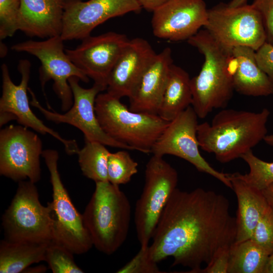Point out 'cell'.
Segmentation results:
<instances>
[{
	"label": "cell",
	"instance_id": "cell-37",
	"mask_svg": "<svg viewBox=\"0 0 273 273\" xmlns=\"http://www.w3.org/2000/svg\"><path fill=\"white\" fill-rule=\"evenodd\" d=\"M268 204L273 206V183L262 191Z\"/></svg>",
	"mask_w": 273,
	"mask_h": 273
},
{
	"label": "cell",
	"instance_id": "cell-15",
	"mask_svg": "<svg viewBox=\"0 0 273 273\" xmlns=\"http://www.w3.org/2000/svg\"><path fill=\"white\" fill-rule=\"evenodd\" d=\"M30 69L31 63L28 60L19 61L18 70L21 79L20 84L16 85L11 78L7 65L6 64L2 65L0 115H10L21 125L31 128L41 134L48 133L52 135L64 145L67 154H77L79 149L75 140L64 139L57 132L46 125L31 110L27 94Z\"/></svg>",
	"mask_w": 273,
	"mask_h": 273
},
{
	"label": "cell",
	"instance_id": "cell-28",
	"mask_svg": "<svg viewBox=\"0 0 273 273\" xmlns=\"http://www.w3.org/2000/svg\"><path fill=\"white\" fill-rule=\"evenodd\" d=\"M138 163L125 150L110 153L107 164L108 181L118 185L129 183L138 173Z\"/></svg>",
	"mask_w": 273,
	"mask_h": 273
},
{
	"label": "cell",
	"instance_id": "cell-18",
	"mask_svg": "<svg viewBox=\"0 0 273 273\" xmlns=\"http://www.w3.org/2000/svg\"><path fill=\"white\" fill-rule=\"evenodd\" d=\"M156 55L146 39H129L111 72L106 92L119 99L129 98Z\"/></svg>",
	"mask_w": 273,
	"mask_h": 273
},
{
	"label": "cell",
	"instance_id": "cell-32",
	"mask_svg": "<svg viewBox=\"0 0 273 273\" xmlns=\"http://www.w3.org/2000/svg\"><path fill=\"white\" fill-rule=\"evenodd\" d=\"M157 262L154 261L150 254L149 245L141 246L137 254L123 266L119 269L117 273H161Z\"/></svg>",
	"mask_w": 273,
	"mask_h": 273
},
{
	"label": "cell",
	"instance_id": "cell-13",
	"mask_svg": "<svg viewBox=\"0 0 273 273\" xmlns=\"http://www.w3.org/2000/svg\"><path fill=\"white\" fill-rule=\"evenodd\" d=\"M79 80L80 79L75 76L68 79L73 93V104L63 114L50 111L43 107L34 93L28 87V90L32 97L30 105L39 110L49 121L57 124L65 123L76 127L83 133L85 141L98 142L111 147L133 150L130 147L109 136L99 122L95 112V101L98 95L105 90L95 83L90 88H84L79 85Z\"/></svg>",
	"mask_w": 273,
	"mask_h": 273
},
{
	"label": "cell",
	"instance_id": "cell-2",
	"mask_svg": "<svg viewBox=\"0 0 273 273\" xmlns=\"http://www.w3.org/2000/svg\"><path fill=\"white\" fill-rule=\"evenodd\" d=\"M269 115L267 108L258 112L222 109L211 123L198 124L199 147L220 163L241 158L264 140Z\"/></svg>",
	"mask_w": 273,
	"mask_h": 273
},
{
	"label": "cell",
	"instance_id": "cell-5",
	"mask_svg": "<svg viewBox=\"0 0 273 273\" xmlns=\"http://www.w3.org/2000/svg\"><path fill=\"white\" fill-rule=\"evenodd\" d=\"M95 112L103 130L111 138L133 150L151 153L169 121L158 115L134 112L107 92L99 93Z\"/></svg>",
	"mask_w": 273,
	"mask_h": 273
},
{
	"label": "cell",
	"instance_id": "cell-14",
	"mask_svg": "<svg viewBox=\"0 0 273 273\" xmlns=\"http://www.w3.org/2000/svg\"><path fill=\"white\" fill-rule=\"evenodd\" d=\"M142 9L138 0H65L61 37L82 40L107 20Z\"/></svg>",
	"mask_w": 273,
	"mask_h": 273
},
{
	"label": "cell",
	"instance_id": "cell-29",
	"mask_svg": "<svg viewBox=\"0 0 273 273\" xmlns=\"http://www.w3.org/2000/svg\"><path fill=\"white\" fill-rule=\"evenodd\" d=\"M73 253L64 246L52 240L47 248L45 259L53 273H82L75 262Z\"/></svg>",
	"mask_w": 273,
	"mask_h": 273
},
{
	"label": "cell",
	"instance_id": "cell-25",
	"mask_svg": "<svg viewBox=\"0 0 273 273\" xmlns=\"http://www.w3.org/2000/svg\"><path fill=\"white\" fill-rule=\"evenodd\" d=\"M269 256L252 239L235 242L230 247L228 273H264Z\"/></svg>",
	"mask_w": 273,
	"mask_h": 273
},
{
	"label": "cell",
	"instance_id": "cell-19",
	"mask_svg": "<svg viewBox=\"0 0 273 273\" xmlns=\"http://www.w3.org/2000/svg\"><path fill=\"white\" fill-rule=\"evenodd\" d=\"M173 64L171 50L166 47L157 54L129 98V109L134 112L158 115L170 68Z\"/></svg>",
	"mask_w": 273,
	"mask_h": 273
},
{
	"label": "cell",
	"instance_id": "cell-40",
	"mask_svg": "<svg viewBox=\"0 0 273 273\" xmlns=\"http://www.w3.org/2000/svg\"><path fill=\"white\" fill-rule=\"evenodd\" d=\"M248 0H232L228 5L232 7H235L247 4Z\"/></svg>",
	"mask_w": 273,
	"mask_h": 273
},
{
	"label": "cell",
	"instance_id": "cell-27",
	"mask_svg": "<svg viewBox=\"0 0 273 273\" xmlns=\"http://www.w3.org/2000/svg\"><path fill=\"white\" fill-rule=\"evenodd\" d=\"M264 141L273 146V134L266 135ZM248 164L249 171L236 172L238 176L249 186L262 191L273 183V162H267L256 157L251 150L241 157Z\"/></svg>",
	"mask_w": 273,
	"mask_h": 273
},
{
	"label": "cell",
	"instance_id": "cell-10",
	"mask_svg": "<svg viewBox=\"0 0 273 273\" xmlns=\"http://www.w3.org/2000/svg\"><path fill=\"white\" fill-rule=\"evenodd\" d=\"M61 35L43 41L29 40L12 46L11 49L35 56L41 62L39 78L43 93L46 83L53 80V88L61 101V110L68 111L73 104V96L68 79L75 76L85 83L89 77L71 61L66 53Z\"/></svg>",
	"mask_w": 273,
	"mask_h": 273
},
{
	"label": "cell",
	"instance_id": "cell-34",
	"mask_svg": "<svg viewBox=\"0 0 273 273\" xmlns=\"http://www.w3.org/2000/svg\"><path fill=\"white\" fill-rule=\"evenodd\" d=\"M230 246L219 249L207 266L201 268L199 273H228Z\"/></svg>",
	"mask_w": 273,
	"mask_h": 273
},
{
	"label": "cell",
	"instance_id": "cell-1",
	"mask_svg": "<svg viewBox=\"0 0 273 273\" xmlns=\"http://www.w3.org/2000/svg\"><path fill=\"white\" fill-rule=\"evenodd\" d=\"M236 217L222 194L198 188L191 192L176 188L153 233L149 252L157 263L169 257L172 266L199 273L217 251L235 242Z\"/></svg>",
	"mask_w": 273,
	"mask_h": 273
},
{
	"label": "cell",
	"instance_id": "cell-17",
	"mask_svg": "<svg viewBox=\"0 0 273 273\" xmlns=\"http://www.w3.org/2000/svg\"><path fill=\"white\" fill-rule=\"evenodd\" d=\"M208 12L203 0H169L152 12L153 34L172 41L188 40L205 26Z\"/></svg>",
	"mask_w": 273,
	"mask_h": 273
},
{
	"label": "cell",
	"instance_id": "cell-6",
	"mask_svg": "<svg viewBox=\"0 0 273 273\" xmlns=\"http://www.w3.org/2000/svg\"><path fill=\"white\" fill-rule=\"evenodd\" d=\"M42 157L50 174L53 200L47 205L53 224V240L64 246L74 254H82L93 246L84 224L82 214L74 206L65 188L58 168V152L53 149L43 151Z\"/></svg>",
	"mask_w": 273,
	"mask_h": 273
},
{
	"label": "cell",
	"instance_id": "cell-24",
	"mask_svg": "<svg viewBox=\"0 0 273 273\" xmlns=\"http://www.w3.org/2000/svg\"><path fill=\"white\" fill-rule=\"evenodd\" d=\"M50 242L10 241L5 239L1 240L0 272H24L31 264L44 261Z\"/></svg>",
	"mask_w": 273,
	"mask_h": 273
},
{
	"label": "cell",
	"instance_id": "cell-22",
	"mask_svg": "<svg viewBox=\"0 0 273 273\" xmlns=\"http://www.w3.org/2000/svg\"><path fill=\"white\" fill-rule=\"evenodd\" d=\"M232 52L236 61L233 74L234 90L247 96L273 94V83L257 64L255 51L249 47L239 46Z\"/></svg>",
	"mask_w": 273,
	"mask_h": 273
},
{
	"label": "cell",
	"instance_id": "cell-8",
	"mask_svg": "<svg viewBox=\"0 0 273 273\" xmlns=\"http://www.w3.org/2000/svg\"><path fill=\"white\" fill-rule=\"evenodd\" d=\"M5 239L10 241L49 242L53 224L49 206H43L35 183L19 181L16 193L2 217Z\"/></svg>",
	"mask_w": 273,
	"mask_h": 273
},
{
	"label": "cell",
	"instance_id": "cell-9",
	"mask_svg": "<svg viewBox=\"0 0 273 273\" xmlns=\"http://www.w3.org/2000/svg\"><path fill=\"white\" fill-rule=\"evenodd\" d=\"M204 27L218 42L232 50L244 46L255 51L266 41L261 16L252 4L232 7L220 3L208 9Z\"/></svg>",
	"mask_w": 273,
	"mask_h": 273
},
{
	"label": "cell",
	"instance_id": "cell-12",
	"mask_svg": "<svg viewBox=\"0 0 273 273\" xmlns=\"http://www.w3.org/2000/svg\"><path fill=\"white\" fill-rule=\"evenodd\" d=\"M42 143L37 134L22 125H11L0 131V174L16 181L41 177Z\"/></svg>",
	"mask_w": 273,
	"mask_h": 273
},
{
	"label": "cell",
	"instance_id": "cell-36",
	"mask_svg": "<svg viewBox=\"0 0 273 273\" xmlns=\"http://www.w3.org/2000/svg\"><path fill=\"white\" fill-rule=\"evenodd\" d=\"M169 0H138L143 8L150 12L163 5Z\"/></svg>",
	"mask_w": 273,
	"mask_h": 273
},
{
	"label": "cell",
	"instance_id": "cell-26",
	"mask_svg": "<svg viewBox=\"0 0 273 273\" xmlns=\"http://www.w3.org/2000/svg\"><path fill=\"white\" fill-rule=\"evenodd\" d=\"M85 143L77 153L83 174L95 183L108 181L107 164L110 152L101 143L88 141Z\"/></svg>",
	"mask_w": 273,
	"mask_h": 273
},
{
	"label": "cell",
	"instance_id": "cell-33",
	"mask_svg": "<svg viewBox=\"0 0 273 273\" xmlns=\"http://www.w3.org/2000/svg\"><path fill=\"white\" fill-rule=\"evenodd\" d=\"M252 5L261 16L266 41L273 45V0H254Z\"/></svg>",
	"mask_w": 273,
	"mask_h": 273
},
{
	"label": "cell",
	"instance_id": "cell-31",
	"mask_svg": "<svg viewBox=\"0 0 273 273\" xmlns=\"http://www.w3.org/2000/svg\"><path fill=\"white\" fill-rule=\"evenodd\" d=\"M270 256L273 253V206L268 205L251 238Z\"/></svg>",
	"mask_w": 273,
	"mask_h": 273
},
{
	"label": "cell",
	"instance_id": "cell-11",
	"mask_svg": "<svg viewBox=\"0 0 273 273\" xmlns=\"http://www.w3.org/2000/svg\"><path fill=\"white\" fill-rule=\"evenodd\" d=\"M198 116L192 106L170 121L152 147L151 153L163 157L173 155L192 164L200 172L207 173L232 189L228 173L213 168L202 156L197 138Z\"/></svg>",
	"mask_w": 273,
	"mask_h": 273
},
{
	"label": "cell",
	"instance_id": "cell-23",
	"mask_svg": "<svg viewBox=\"0 0 273 273\" xmlns=\"http://www.w3.org/2000/svg\"><path fill=\"white\" fill-rule=\"evenodd\" d=\"M191 79L181 67L173 63L171 65L158 112L161 118L171 121L192 106Z\"/></svg>",
	"mask_w": 273,
	"mask_h": 273
},
{
	"label": "cell",
	"instance_id": "cell-38",
	"mask_svg": "<svg viewBox=\"0 0 273 273\" xmlns=\"http://www.w3.org/2000/svg\"><path fill=\"white\" fill-rule=\"evenodd\" d=\"M264 273H273V253L268 257Z\"/></svg>",
	"mask_w": 273,
	"mask_h": 273
},
{
	"label": "cell",
	"instance_id": "cell-7",
	"mask_svg": "<svg viewBox=\"0 0 273 273\" xmlns=\"http://www.w3.org/2000/svg\"><path fill=\"white\" fill-rule=\"evenodd\" d=\"M178 179L177 171L163 157L153 155L146 164L145 184L134 213L140 246L149 245L170 196L177 188Z\"/></svg>",
	"mask_w": 273,
	"mask_h": 273
},
{
	"label": "cell",
	"instance_id": "cell-20",
	"mask_svg": "<svg viewBox=\"0 0 273 273\" xmlns=\"http://www.w3.org/2000/svg\"><path fill=\"white\" fill-rule=\"evenodd\" d=\"M65 0H21L18 29L30 37L61 35Z\"/></svg>",
	"mask_w": 273,
	"mask_h": 273
},
{
	"label": "cell",
	"instance_id": "cell-16",
	"mask_svg": "<svg viewBox=\"0 0 273 273\" xmlns=\"http://www.w3.org/2000/svg\"><path fill=\"white\" fill-rule=\"evenodd\" d=\"M129 39L124 34L109 31L90 35L73 50H65L71 61L94 83L106 90L109 77Z\"/></svg>",
	"mask_w": 273,
	"mask_h": 273
},
{
	"label": "cell",
	"instance_id": "cell-3",
	"mask_svg": "<svg viewBox=\"0 0 273 273\" xmlns=\"http://www.w3.org/2000/svg\"><path fill=\"white\" fill-rule=\"evenodd\" d=\"M187 41L204 57L199 74L191 79L192 106L198 118H204L213 110L225 108L232 99L236 61L233 49L220 44L205 29Z\"/></svg>",
	"mask_w": 273,
	"mask_h": 273
},
{
	"label": "cell",
	"instance_id": "cell-21",
	"mask_svg": "<svg viewBox=\"0 0 273 273\" xmlns=\"http://www.w3.org/2000/svg\"><path fill=\"white\" fill-rule=\"evenodd\" d=\"M238 202L235 242L251 239L255 227L269 204L262 191L239 178L236 172L228 173Z\"/></svg>",
	"mask_w": 273,
	"mask_h": 273
},
{
	"label": "cell",
	"instance_id": "cell-39",
	"mask_svg": "<svg viewBox=\"0 0 273 273\" xmlns=\"http://www.w3.org/2000/svg\"><path fill=\"white\" fill-rule=\"evenodd\" d=\"M46 270L47 268L44 265H40L35 267V268H30L28 267L24 271H26L27 272H44Z\"/></svg>",
	"mask_w": 273,
	"mask_h": 273
},
{
	"label": "cell",
	"instance_id": "cell-30",
	"mask_svg": "<svg viewBox=\"0 0 273 273\" xmlns=\"http://www.w3.org/2000/svg\"><path fill=\"white\" fill-rule=\"evenodd\" d=\"M21 0H0V38L12 36L18 30Z\"/></svg>",
	"mask_w": 273,
	"mask_h": 273
},
{
	"label": "cell",
	"instance_id": "cell-4",
	"mask_svg": "<svg viewBox=\"0 0 273 273\" xmlns=\"http://www.w3.org/2000/svg\"><path fill=\"white\" fill-rule=\"evenodd\" d=\"M96 183V188L82 214L93 246L110 255L126 240L131 219L128 198L118 185L109 181Z\"/></svg>",
	"mask_w": 273,
	"mask_h": 273
},
{
	"label": "cell",
	"instance_id": "cell-35",
	"mask_svg": "<svg viewBox=\"0 0 273 273\" xmlns=\"http://www.w3.org/2000/svg\"><path fill=\"white\" fill-rule=\"evenodd\" d=\"M259 68L273 83V45L266 41L255 52Z\"/></svg>",
	"mask_w": 273,
	"mask_h": 273
}]
</instances>
